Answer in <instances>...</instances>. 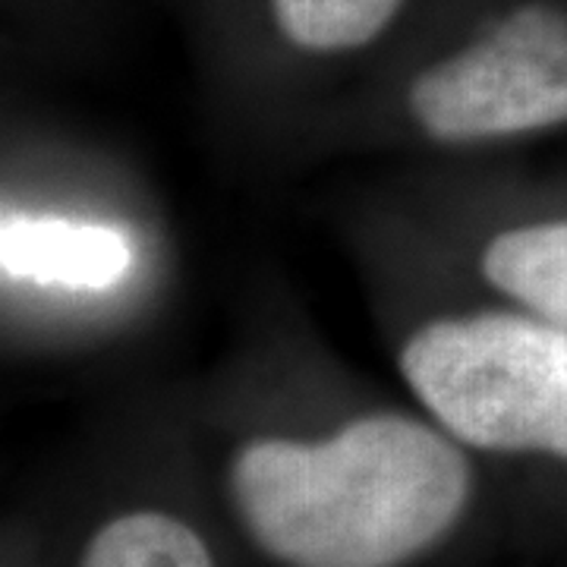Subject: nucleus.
Listing matches in <instances>:
<instances>
[{
    "instance_id": "nucleus-1",
    "label": "nucleus",
    "mask_w": 567,
    "mask_h": 567,
    "mask_svg": "<svg viewBox=\"0 0 567 567\" xmlns=\"http://www.w3.org/2000/svg\"><path fill=\"white\" fill-rule=\"evenodd\" d=\"M473 470L432 420L363 413L324 439H256L230 461L246 536L284 567H404L464 517Z\"/></svg>"
},
{
    "instance_id": "nucleus-2",
    "label": "nucleus",
    "mask_w": 567,
    "mask_h": 567,
    "mask_svg": "<svg viewBox=\"0 0 567 567\" xmlns=\"http://www.w3.org/2000/svg\"><path fill=\"white\" fill-rule=\"evenodd\" d=\"M401 39L423 140L480 148L567 123L565 0H423Z\"/></svg>"
},
{
    "instance_id": "nucleus-3",
    "label": "nucleus",
    "mask_w": 567,
    "mask_h": 567,
    "mask_svg": "<svg viewBox=\"0 0 567 567\" xmlns=\"http://www.w3.org/2000/svg\"><path fill=\"white\" fill-rule=\"evenodd\" d=\"M401 379L457 445L567 461V331L524 309L425 319L398 350Z\"/></svg>"
},
{
    "instance_id": "nucleus-4",
    "label": "nucleus",
    "mask_w": 567,
    "mask_h": 567,
    "mask_svg": "<svg viewBox=\"0 0 567 567\" xmlns=\"http://www.w3.org/2000/svg\"><path fill=\"white\" fill-rule=\"evenodd\" d=\"M208 35L234 54L338 66L401 39L423 0H193Z\"/></svg>"
},
{
    "instance_id": "nucleus-5",
    "label": "nucleus",
    "mask_w": 567,
    "mask_h": 567,
    "mask_svg": "<svg viewBox=\"0 0 567 567\" xmlns=\"http://www.w3.org/2000/svg\"><path fill=\"white\" fill-rule=\"evenodd\" d=\"M133 268L136 246L114 224L22 208H7L0 218L3 281L63 293H107Z\"/></svg>"
},
{
    "instance_id": "nucleus-6",
    "label": "nucleus",
    "mask_w": 567,
    "mask_h": 567,
    "mask_svg": "<svg viewBox=\"0 0 567 567\" xmlns=\"http://www.w3.org/2000/svg\"><path fill=\"white\" fill-rule=\"evenodd\" d=\"M488 290L567 331V218L511 224L480 249Z\"/></svg>"
},
{
    "instance_id": "nucleus-7",
    "label": "nucleus",
    "mask_w": 567,
    "mask_h": 567,
    "mask_svg": "<svg viewBox=\"0 0 567 567\" xmlns=\"http://www.w3.org/2000/svg\"><path fill=\"white\" fill-rule=\"evenodd\" d=\"M80 567H215L199 533L164 511H130L107 520Z\"/></svg>"
},
{
    "instance_id": "nucleus-8",
    "label": "nucleus",
    "mask_w": 567,
    "mask_h": 567,
    "mask_svg": "<svg viewBox=\"0 0 567 567\" xmlns=\"http://www.w3.org/2000/svg\"><path fill=\"white\" fill-rule=\"evenodd\" d=\"M82 0H7V7L22 17V20H61L66 13L76 10Z\"/></svg>"
}]
</instances>
